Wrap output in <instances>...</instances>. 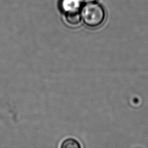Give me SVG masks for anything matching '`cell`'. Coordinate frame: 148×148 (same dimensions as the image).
Wrapping results in <instances>:
<instances>
[{"instance_id":"6da1fadb","label":"cell","mask_w":148,"mask_h":148,"mask_svg":"<svg viewBox=\"0 0 148 148\" xmlns=\"http://www.w3.org/2000/svg\"><path fill=\"white\" fill-rule=\"evenodd\" d=\"M81 17L84 24L94 28L101 25L105 19V11L103 6L95 2L86 3L81 9Z\"/></svg>"},{"instance_id":"7a4b0ae2","label":"cell","mask_w":148,"mask_h":148,"mask_svg":"<svg viewBox=\"0 0 148 148\" xmlns=\"http://www.w3.org/2000/svg\"><path fill=\"white\" fill-rule=\"evenodd\" d=\"M82 3V0H60V8L65 14L79 12Z\"/></svg>"},{"instance_id":"3957f363","label":"cell","mask_w":148,"mask_h":148,"mask_svg":"<svg viewBox=\"0 0 148 148\" xmlns=\"http://www.w3.org/2000/svg\"><path fill=\"white\" fill-rule=\"evenodd\" d=\"M65 18L66 21L71 25L78 24L82 19L81 14H80L79 12L65 14Z\"/></svg>"},{"instance_id":"277c9868","label":"cell","mask_w":148,"mask_h":148,"mask_svg":"<svg viewBox=\"0 0 148 148\" xmlns=\"http://www.w3.org/2000/svg\"><path fill=\"white\" fill-rule=\"evenodd\" d=\"M80 147L79 143L73 138L65 139L61 145V147L62 148H80Z\"/></svg>"},{"instance_id":"5b68a950","label":"cell","mask_w":148,"mask_h":148,"mask_svg":"<svg viewBox=\"0 0 148 148\" xmlns=\"http://www.w3.org/2000/svg\"><path fill=\"white\" fill-rule=\"evenodd\" d=\"M97 0H82V2H86V3H89V2H95Z\"/></svg>"}]
</instances>
